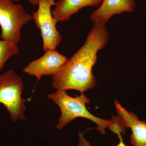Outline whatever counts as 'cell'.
<instances>
[{
    "mask_svg": "<svg viewBox=\"0 0 146 146\" xmlns=\"http://www.w3.org/2000/svg\"><path fill=\"white\" fill-rule=\"evenodd\" d=\"M108 40L106 24H94L84 44L68 58L60 70L52 76L53 88L76 90L81 94L95 88L96 79L92 69L96 63L98 52L104 48Z\"/></svg>",
    "mask_w": 146,
    "mask_h": 146,
    "instance_id": "6da1fadb",
    "label": "cell"
},
{
    "mask_svg": "<svg viewBox=\"0 0 146 146\" xmlns=\"http://www.w3.org/2000/svg\"><path fill=\"white\" fill-rule=\"evenodd\" d=\"M48 98L52 100L60 108L61 115L57 125L59 129L77 118H83L95 123L97 125L96 129L103 135L106 133V128L117 135L125 133V127L119 117L114 116L111 120H106L90 113L86 107V104L90 102V100L84 94L72 97L67 94L66 91L57 90L54 93L49 94Z\"/></svg>",
    "mask_w": 146,
    "mask_h": 146,
    "instance_id": "7a4b0ae2",
    "label": "cell"
},
{
    "mask_svg": "<svg viewBox=\"0 0 146 146\" xmlns=\"http://www.w3.org/2000/svg\"><path fill=\"white\" fill-rule=\"evenodd\" d=\"M24 88L22 78L12 70L0 74V104L6 108L14 123L26 119L27 100L22 97Z\"/></svg>",
    "mask_w": 146,
    "mask_h": 146,
    "instance_id": "3957f363",
    "label": "cell"
},
{
    "mask_svg": "<svg viewBox=\"0 0 146 146\" xmlns=\"http://www.w3.org/2000/svg\"><path fill=\"white\" fill-rule=\"evenodd\" d=\"M32 17L21 4L11 0H0V26L2 40L17 44L21 39V30Z\"/></svg>",
    "mask_w": 146,
    "mask_h": 146,
    "instance_id": "277c9868",
    "label": "cell"
},
{
    "mask_svg": "<svg viewBox=\"0 0 146 146\" xmlns=\"http://www.w3.org/2000/svg\"><path fill=\"white\" fill-rule=\"evenodd\" d=\"M55 4V0H40L38 9L32 16L36 27L41 32L45 52L56 50L62 41L61 35L56 29L57 23L51 11V7Z\"/></svg>",
    "mask_w": 146,
    "mask_h": 146,
    "instance_id": "5b68a950",
    "label": "cell"
},
{
    "mask_svg": "<svg viewBox=\"0 0 146 146\" xmlns=\"http://www.w3.org/2000/svg\"><path fill=\"white\" fill-rule=\"evenodd\" d=\"M68 58L56 50L45 52L41 57L31 61L23 69L24 72L34 76L38 80L43 76H53L58 72Z\"/></svg>",
    "mask_w": 146,
    "mask_h": 146,
    "instance_id": "8992f818",
    "label": "cell"
},
{
    "mask_svg": "<svg viewBox=\"0 0 146 146\" xmlns=\"http://www.w3.org/2000/svg\"><path fill=\"white\" fill-rule=\"evenodd\" d=\"M114 105L118 117L126 128H130L131 143L134 146H146V123L133 112L123 107L117 100Z\"/></svg>",
    "mask_w": 146,
    "mask_h": 146,
    "instance_id": "52a82bcc",
    "label": "cell"
},
{
    "mask_svg": "<svg viewBox=\"0 0 146 146\" xmlns=\"http://www.w3.org/2000/svg\"><path fill=\"white\" fill-rule=\"evenodd\" d=\"M136 5L134 0H102L98 8L91 13L90 19L94 24H106L113 16L133 12Z\"/></svg>",
    "mask_w": 146,
    "mask_h": 146,
    "instance_id": "ba28073f",
    "label": "cell"
},
{
    "mask_svg": "<svg viewBox=\"0 0 146 146\" xmlns=\"http://www.w3.org/2000/svg\"><path fill=\"white\" fill-rule=\"evenodd\" d=\"M102 0H58L52 13L56 23L69 21L71 16L86 7L98 6Z\"/></svg>",
    "mask_w": 146,
    "mask_h": 146,
    "instance_id": "9c48e42d",
    "label": "cell"
},
{
    "mask_svg": "<svg viewBox=\"0 0 146 146\" xmlns=\"http://www.w3.org/2000/svg\"><path fill=\"white\" fill-rule=\"evenodd\" d=\"M19 52L17 44L4 41L0 38V73L7 61Z\"/></svg>",
    "mask_w": 146,
    "mask_h": 146,
    "instance_id": "30bf717a",
    "label": "cell"
},
{
    "mask_svg": "<svg viewBox=\"0 0 146 146\" xmlns=\"http://www.w3.org/2000/svg\"><path fill=\"white\" fill-rule=\"evenodd\" d=\"M79 143L78 146H92L90 144L89 141L86 140L83 136V133L80 132H79ZM118 137L119 138L120 141L117 145L116 146H127L124 143L123 138H122L121 134H119Z\"/></svg>",
    "mask_w": 146,
    "mask_h": 146,
    "instance_id": "8fae6325",
    "label": "cell"
},
{
    "mask_svg": "<svg viewBox=\"0 0 146 146\" xmlns=\"http://www.w3.org/2000/svg\"><path fill=\"white\" fill-rule=\"evenodd\" d=\"M11 1H13V2H18L21 0H11ZM25 1L29 2L31 5H36L38 4V3L40 0H25Z\"/></svg>",
    "mask_w": 146,
    "mask_h": 146,
    "instance_id": "7c38bea8",
    "label": "cell"
},
{
    "mask_svg": "<svg viewBox=\"0 0 146 146\" xmlns=\"http://www.w3.org/2000/svg\"><path fill=\"white\" fill-rule=\"evenodd\" d=\"M0 146H1V145H0Z\"/></svg>",
    "mask_w": 146,
    "mask_h": 146,
    "instance_id": "4fadbf2b",
    "label": "cell"
}]
</instances>
